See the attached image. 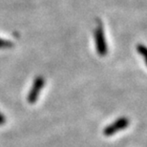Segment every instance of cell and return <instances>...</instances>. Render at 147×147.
<instances>
[{
	"label": "cell",
	"instance_id": "obj_1",
	"mask_svg": "<svg viewBox=\"0 0 147 147\" xmlns=\"http://www.w3.org/2000/svg\"><path fill=\"white\" fill-rule=\"evenodd\" d=\"M95 38H96V52L100 57H104L107 54V43L104 36V30L103 26L100 22L98 23V28L95 31Z\"/></svg>",
	"mask_w": 147,
	"mask_h": 147
},
{
	"label": "cell",
	"instance_id": "obj_2",
	"mask_svg": "<svg viewBox=\"0 0 147 147\" xmlns=\"http://www.w3.org/2000/svg\"><path fill=\"white\" fill-rule=\"evenodd\" d=\"M129 122H130L129 121V119H127L126 117H119V119L115 120L114 122H112L111 124H109L104 128V130H103L104 136L110 137V136H113V135L117 133V132L124 130V129L128 127Z\"/></svg>",
	"mask_w": 147,
	"mask_h": 147
},
{
	"label": "cell",
	"instance_id": "obj_3",
	"mask_svg": "<svg viewBox=\"0 0 147 147\" xmlns=\"http://www.w3.org/2000/svg\"><path fill=\"white\" fill-rule=\"evenodd\" d=\"M44 84H45V79L42 76H38L34 79L33 85H32L30 92L28 94V98L27 100L30 104H34L36 103L38 96H39L41 91H42Z\"/></svg>",
	"mask_w": 147,
	"mask_h": 147
},
{
	"label": "cell",
	"instance_id": "obj_4",
	"mask_svg": "<svg viewBox=\"0 0 147 147\" xmlns=\"http://www.w3.org/2000/svg\"><path fill=\"white\" fill-rule=\"evenodd\" d=\"M13 46V43L10 40L0 38V49H9Z\"/></svg>",
	"mask_w": 147,
	"mask_h": 147
},
{
	"label": "cell",
	"instance_id": "obj_5",
	"mask_svg": "<svg viewBox=\"0 0 147 147\" xmlns=\"http://www.w3.org/2000/svg\"><path fill=\"white\" fill-rule=\"evenodd\" d=\"M137 51L140 55H142L143 58L146 60V47L144 45H142V44H139V45L137 46Z\"/></svg>",
	"mask_w": 147,
	"mask_h": 147
},
{
	"label": "cell",
	"instance_id": "obj_6",
	"mask_svg": "<svg viewBox=\"0 0 147 147\" xmlns=\"http://www.w3.org/2000/svg\"><path fill=\"white\" fill-rule=\"evenodd\" d=\"M5 122H6V117H5V116L2 113H0V125L5 124Z\"/></svg>",
	"mask_w": 147,
	"mask_h": 147
}]
</instances>
